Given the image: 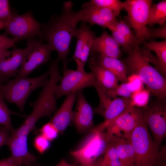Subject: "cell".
<instances>
[{
    "label": "cell",
    "mask_w": 166,
    "mask_h": 166,
    "mask_svg": "<svg viewBox=\"0 0 166 166\" xmlns=\"http://www.w3.org/2000/svg\"><path fill=\"white\" fill-rule=\"evenodd\" d=\"M133 82H127L118 85L111 90L105 91L106 95L111 98L120 96L125 98H131L133 94L138 91Z\"/></svg>",
    "instance_id": "25"
},
{
    "label": "cell",
    "mask_w": 166,
    "mask_h": 166,
    "mask_svg": "<svg viewBox=\"0 0 166 166\" xmlns=\"http://www.w3.org/2000/svg\"><path fill=\"white\" fill-rule=\"evenodd\" d=\"M59 61L57 58L52 61L49 69L50 75L47 83L42 87L37 99L30 104L33 107V111L26 116L22 124L26 126L30 132L35 128V124L40 119L45 117H51L57 109L55 90L61 78L58 68Z\"/></svg>",
    "instance_id": "3"
},
{
    "label": "cell",
    "mask_w": 166,
    "mask_h": 166,
    "mask_svg": "<svg viewBox=\"0 0 166 166\" xmlns=\"http://www.w3.org/2000/svg\"><path fill=\"white\" fill-rule=\"evenodd\" d=\"M7 0H0V21L5 24L10 19L12 16Z\"/></svg>",
    "instance_id": "34"
},
{
    "label": "cell",
    "mask_w": 166,
    "mask_h": 166,
    "mask_svg": "<svg viewBox=\"0 0 166 166\" xmlns=\"http://www.w3.org/2000/svg\"><path fill=\"white\" fill-rule=\"evenodd\" d=\"M142 117V108L131 107L109 124L106 132L107 138L111 142L120 139L129 140L132 132Z\"/></svg>",
    "instance_id": "11"
},
{
    "label": "cell",
    "mask_w": 166,
    "mask_h": 166,
    "mask_svg": "<svg viewBox=\"0 0 166 166\" xmlns=\"http://www.w3.org/2000/svg\"><path fill=\"white\" fill-rule=\"evenodd\" d=\"M4 29V34L11 35L16 42L36 37L39 39L42 34V24L34 18L30 10L21 15L12 13Z\"/></svg>",
    "instance_id": "10"
},
{
    "label": "cell",
    "mask_w": 166,
    "mask_h": 166,
    "mask_svg": "<svg viewBox=\"0 0 166 166\" xmlns=\"http://www.w3.org/2000/svg\"><path fill=\"white\" fill-rule=\"evenodd\" d=\"M60 83L56 86L57 98L72 93H77L89 87H94L96 81L93 73L73 70L67 68L63 69Z\"/></svg>",
    "instance_id": "12"
},
{
    "label": "cell",
    "mask_w": 166,
    "mask_h": 166,
    "mask_svg": "<svg viewBox=\"0 0 166 166\" xmlns=\"http://www.w3.org/2000/svg\"><path fill=\"white\" fill-rule=\"evenodd\" d=\"M144 49L152 51L156 54L155 56L163 64L166 65V41L161 42L152 41L144 42Z\"/></svg>",
    "instance_id": "28"
},
{
    "label": "cell",
    "mask_w": 166,
    "mask_h": 166,
    "mask_svg": "<svg viewBox=\"0 0 166 166\" xmlns=\"http://www.w3.org/2000/svg\"><path fill=\"white\" fill-rule=\"evenodd\" d=\"M90 2L95 5L110 10L117 17L123 8V2L119 0H91Z\"/></svg>",
    "instance_id": "30"
},
{
    "label": "cell",
    "mask_w": 166,
    "mask_h": 166,
    "mask_svg": "<svg viewBox=\"0 0 166 166\" xmlns=\"http://www.w3.org/2000/svg\"><path fill=\"white\" fill-rule=\"evenodd\" d=\"M4 24L0 21V30L4 29Z\"/></svg>",
    "instance_id": "43"
},
{
    "label": "cell",
    "mask_w": 166,
    "mask_h": 166,
    "mask_svg": "<svg viewBox=\"0 0 166 166\" xmlns=\"http://www.w3.org/2000/svg\"><path fill=\"white\" fill-rule=\"evenodd\" d=\"M166 0H163L152 5L149 10L147 25H166Z\"/></svg>",
    "instance_id": "24"
},
{
    "label": "cell",
    "mask_w": 166,
    "mask_h": 166,
    "mask_svg": "<svg viewBox=\"0 0 166 166\" xmlns=\"http://www.w3.org/2000/svg\"><path fill=\"white\" fill-rule=\"evenodd\" d=\"M91 57L98 65L112 73L121 83L128 82L126 66L122 60L98 53L93 55Z\"/></svg>",
    "instance_id": "21"
},
{
    "label": "cell",
    "mask_w": 166,
    "mask_h": 166,
    "mask_svg": "<svg viewBox=\"0 0 166 166\" xmlns=\"http://www.w3.org/2000/svg\"><path fill=\"white\" fill-rule=\"evenodd\" d=\"M5 83V81L0 78V92L1 91L4 85L3 83Z\"/></svg>",
    "instance_id": "42"
},
{
    "label": "cell",
    "mask_w": 166,
    "mask_h": 166,
    "mask_svg": "<svg viewBox=\"0 0 166 166\" xmlns=\"http://www.w3.org/2000/svg\"><path fill=\"white\" fill-rule=\"evenodd\" d=\"M74 36L77 38V45L72 58L75 62L77 70L84 72V66L88 61L91 46L96 37L95 32L83 22L76 29Z\"/></svg>",
    "instance_id": "14"
},
{
    "label": "cell",
    "mask_w": 166,
    "mask_h": 166,
    "mask_svg": "<svg viewBox=\"0 0 166 166\" xmlns=\"http://www.w3.org/2000/svg\"><path fill=\"white\" fill-rule=\"evenodd\" d=\"M77 93H72L66 95L62 104L55 112L50 121L60 133H63L72 121L73 114V108L76 98Z\"/></svg>",
    "instance_id": "19"
},
{
    "label": "cell",
    "mask_w": 166,
    "mask_h": 166,
    "mask_svg": "<svg viewBox=\"0 0 166 166\" xmlns=\"http://www.w3.org/2000/svg\"><path fill=\"white\" fill-rule=\"evenodd\" d=\"M108 29L111 32L112 37L119 46L122 47L123 51L126 54H128L132 47L137 45L132 44L120 32L112 26H109Z\"/></svg>",
    "instance_id": "31"
},
{
    "label": "cell",
    "mask_w": 166,
    "mask_h": 166,
    "mask_svg": "<svg viewBox=\"0 0 166 166\" xmlns=\"http://www.w3.org/2000/svg\"><path fill=\"white\" fill-rule=\"evenodd\" d=\"M16 41L13 38H10L6 35L0 34V50L6 51L8 49L15 46Z\"/></svg>",
    "instance_id": "36"
},
{
    "label": "cell",
    "mask_w": 166,
    "mask_h": 166,
    "mask_svg": "<svg viewBox=\"0 0 166 166\" xmlns=\"http://www.w3.org/2000/svg\"><path fill=\"white\" fill-rule=\"evenodd\" d=\"M3 126H2V125H1L0 124V129L1 128H2Z\"/></svg>",
    "instance_id": "45"
},
{
    "label": "cell",
    "mask_w": 166,
    "mask_h": 166,
    "mask_svg": "<svg viewBox=\"0 0 166 166\" xmlns=\"http://www.w3.org/2000/svg\"><path fill=\"white\" fill-rule=\"evenodd\" d=\"M127 54L122 60L126 66L127 77H137L152 96L166 98V78L150 64L139 45L133 46Z\"/></svg>",
    "instance_id": "2"
},
{
    "label": "cell",
    "mask_w": 166,
    "mask_h": 166,
    "mask_svg": "<svg viewBox=\"0 0 166 166\" xmlns=\"http://www.w3.org/2000/svg\"><path fill=\"white\" fill-rule=\"evenodd\" d=\"M28 51L27 46L24 49L14 48L8 51L0 60V78L5 83L10 77H17Z\"/></svg>",
    "instance_id": "17"
},
{
    "label": "cell",
    "mask_w": 166,
    "mask_h": 166,
    "mask_svg": "<svg viewBox=\"0 0 166 166\" xmlns=\"http://www.w3.org/2000/svg\"><path fill=\"white\" fill-rule=\"evenodd\" d=\"M90 166H103L101 164L100 159H98Z\"/></svg>",
    "instance_id": "40"
},
{
    "label": "cell",
    "mask_w": 166,
    "mask_h": 166,
    "mask_svg": "<svg viewBox=\"0 0 166 166\" xmlns=\"http://www.w3.org/2000/svg\"><path fill=\"white\" fill-rule=\"evenodd\" d=\"M159 166H166V162L164 163L161 164Z\"/></svg>",
    "instance_id": "44"
},
{
    "label": "cell",
    "mask_w": 166,
    "mask_h": 166,
    "mask_svg": "<svg viewBox=\"0 0 166 166\" xmlns=\"http://www.w3.org/2000/svg\"><path fill=\"white\" fill-rule=\"evenodd\" d=\"M99 159L103 166H124L120 160L118 152L113 142L109 145L103 157Z\"/></svg>",
    "instance_id": "26"
},
{
    "label": "cell",
    "mask_w": 166,
    "mask_h": 166,
    "mask_svg": "<svg viewBox=\"0 0 166 166\" xmlns=\"http://www.w3.org/2000/svg\"><path fill=\"white\" fill-rule=\"evenodd\" d=\"M110 26H112L120 32L133 45H139L134 31L126 21H117Z\"/></svg>",
    "instance_id": "29"
},
{
    "label": "cell",
    "mask_w": 166,
    "mask_h": 166,
    "mask_svg": "<svg viewBox=\"0 0 166 166\" xmlns=\"http://www.w3.org/2000/svg\"><path fill=\"white\" fill-rule=\"evenodd\" d=\"M89 63L96 82L94 87L99 86L106 91L113 89L118 85L119 81L114 75L97 64L91 57Z\"/></svg>",
    "instance_id": "22"
},
{
    "label": "cell",
    "mask_w": 166,
    "mask_h": 166,
    "mask_svg": "<svg viewBox=\"0 0 166 166\" xmlns=\"http://www.w3.org/2000/svg\"><path fill=\"white\" fill-rule=\"evenodd\" d=\"M49 75V69L36 77H16L8 80L4 85L2 90L4 99L8 103L15 104L20 111L23 113L25 105L30 95L35 89L44 86Z\"/></svg>",
    "instance_id": "5"
},
{
    "label": "cell",
    "mask_w": 166,
    "mask_h": 166,
    "mask_svg": "<svg viewBox=\"0 0 166 166\" xmlns=\"http://www.w3.org/2000/svg\"><path fill=\"white\" fill-rule=\"evenodd\" d=\"M118 152L119 159L124 166H133L135 152L129 140L120 139L113 141Z\"/></svg>",
    "instance_id": "23"
},
{
    "label": "cell",
    "mask_w": 166,
    "mask_h": 166,
    "mask_svg": "<svg viewBox=\"0 0 166 166\" xmlns=\"http://www.w3.org/2000/svg\"><path fill=\"white\" fill-rule=\"evenodd\" d=\"M28 51L16 77H26L35 69L46 63L54 51L47 44L35 38L27 40Z\"/></svg>",
    "instance_id": "13"
},
{
    "label": "cell",
    "mask_w": 166,
    "mask_h": 166,
    "mask_svg": "<svg viewBox=\"0 0 166 166\" xmlns=\"http://www.w3.org/2000/svg\"><path fill=\"white\" fill-rule=\"evenodd\" d=\"M22 164L20 161L16 160L10 156L0 160V166H22Z\"/></svg>",
    "instance_id": "38"
},
{
    "label": "cell",
    "mask_w": 166,
    "mask_h": 166,
    "mask_svg": "<svg viewBox=\"0 0 166 166\" xmlns=\"http://www.w3.org/2000/svg\"><path fill=\"white\" fill-rule=\"evenodd\" d=\"M50 141L42 134L38 135L34 140V145L40 153L43 154L50 146Z\"/></svg>",
    "instance_id": "33"
},
{
    "label": "cell",
    "mask_w": 166,
    "mask_h": 166,
    "mask_svg": "<svg viewBox=\"0 0 166 166\" xmlns=\"http://www.w3.org/2000/svg\"><path fill=\"white\" fill-rule=\"evenodd\" d=\"M120 46L108 33L104 30L98 37H96L92 44L90 56L95 53L120 59L122 55Z\"/></svg>",
    "instance_id": "18"
},
{
    "label": "cell",
    "mask_w": 166,
    "mask_h": 166,
    "mask_svg": "<svg viewBox=\"0 0 166 166\" xmlns=\"http://www.w3.org/2000/svg\"><path fill=\"white\" fill-rule=\"evenodd\" d=\"M73 6L71 1L64 2L61 13L51 16L48 22L42 24V34L39 39L46 42L57 52V58L62 63L63 69L67 68L70 44L77 25L81 21L79 11H73Z\"/></svg>",
    "instance_id": "1"
},
{
    "label": "cell",
    "mask_w": 166,
    "mask_h": 166,
    "mask_svg": "<svg viewBox=\"0 0 166 166\" xmlns=\"http://www.w3.org/2000/svg\"><path fill=\"white\" fill-rule=\"evenodd\" d=\"M12 114L22 116L19 113L12 111L8 108L5 102L2 90L0 92V124L10 131L14 129L10 117Z\"/></svg>",
    "instance_id": "27"
},
{
    "label": "cell",
    "mask_w": 166,
    "mask_h": 166,
    "mask_svg": "<svg viewBox=\"0 0 166 166\" xmlns=\"http://www.w3.org/2000/svg\"><path fill=\"white\" fill-rule=\"evenodd\" d=\"M78 148L70 155L81 166H90L105 152L111 143L106 133L92 131Z\"/></svg>",
    "instance_id": "6"
},
{
    "label": "cell",
    "mask_w": 166,
    "mask_h": 166,
    "mask_svg": "<svg viewBox=\"0 0 166 166\" xmlns=\"http://www.w3.org/2000/svg\"><path fill=\"white\" fill-rule=\"evenodd\" d=\"M32 166H42L39 164H37ZM54 166H77L72 164H70L67 162L66 160L64 159H61L60 161L56 165Z\"/></svg>",
    "instance_id": "39"
},
{
    "label": "cell",
    "mask_w": 166,
    "mask_h": 166,
    "mask_svg": "<svg viewBox=\"0 0 166 166\" xmlns=\"http://www.w3.org/2000/svg\"><path fill=\"white\" fill-rule=\"evenodd\" d=\"M152 0H127L123 2V10L127 16L126 22L136 35L139 45L146 40L148 28L147 27Z\"/></svg>",
    "instance_id": "9"
},
{
    "label": "cell",
    "mask_w": 166,
    "mask_h": 166,
    "mask_svg": "<svg viewBox=\"0 0 166 166\" xmlns=\"http://www.w3.org/2000/svg\"><path fill=\"white\" fill-rule=\"evenodd\" d=\"M8 51V50L4 51L0 50V60L6 55Z\"/></svg>",
    "instance_id": "41"
},
{
    "label": "cell",
    "mask_w": 166,
    "mask_h": 166,
    "mask_svg": "<svg viewBox=\"0 0 166 166\" xmlns=\"http://www.w3.org/2000/svg\"><path fill=\"white\" fill-rule=\"evenodd\" d=\"M129 140L135 152L133 166H159L166 162V147L160 151L150 135L142 117L131 135Z\"/></svg>",
    "instance_id": "4"
},
{
    "label": "cell",
    "mask_w": 166,
    "mask_h": 166,
    "mask_svg": "<svg viewBox=\"0 0 166 166\" xmlns=\"http://www.w3.org/2000/svg\"><path fill=\"white\" fill-rule=\"evenodd\" d=\"M157 38H166V25L157 28L148 29L146 40Z\"/></svg>",
    "instance_id": "35"
},
{
    "label": "cell",
    "mask_w": 166,
    "mask_h": 166,
    "mask_svg": "<svg viewBox=\"0 0 166 166\" xmlns=\"http://www.w3.org/2000/svg\"><path fill=\"white\" fill-rule=\"evenodd\" d=\"M95 88L99 96V103L94 110L101 116L104 121L91 131L103 132L113 121L135 105L131 98L117 97L112 99L106 95L105 90L101 88L96 86Z\"/></svg>",
    "instance_id": "8"
},
{
    "label": "cell",
    "mask_w": 166,
    "mask_h": 166,
    "mask_svg": "<svg viewBox=\"0 0 166 166\" xmlns=\"http://www.w3.org/2000/svg\"><path fill=\"white\" fill-rule=\"evenodd\" d=\"M143 121L150 128L159 147L166 136V98L156 97L142 107Z\"/></svg>",
    "instance_id": "7"
},
{
    "label": "cell",
    "mask_w": 166,
    "mask_h": 166,
    "mask_svg": "<svg viewBox=\"0 0 166 166\" xmlns=\"http://www.w3.org/2000/svg\"><path fill=\"white\" fill-rule=\"evenodd\" d=\"M27 137L10 136L7 145L11 152L10 156L21 161L24 166L32 165L37 160V158L29 151Z\"/></svg>",
    "instance_id": "20"
},
{
    "label": "cell",
    "mask_w": 166,
    "mask_h": 166,
    "mask_svg": "<svg viewBox=\"0 0 166 166\" xmlns=\"http://www.w3.org/2000/svg\"><path fill=\"white\" fill-rule=\"evenodd\" d=\"M76 98L72 121L79 132H90L93 128L94 110L85 98L82 90L77 93Z\"/></svg>",
    "instance_id": "16"
},
{
    "label": "cell",
    "mask_w": 166,
    "mask_h": 166,
    "mask_svg": "<svg viewBox=\"0 0 166 166\" xmlns=\"http://www.w3.org/2000/svg\"><path fill=\"white\" fill-rule=\"evenodd\" d=\"M40 131L41 134L50 141L56 139L59 133L57 128L50 121L43 125Z\"/></svg>",
    "instance_id": "32"
},
{
    "label": "cell",
    "mask_w": 166,
    "mask_h": 166,
    "mask_svg": "<svg viewBox=\"0 0 166 166\" xmlns=\"http://www.w3.org/2000/svg\"><path fill=\"white\" fill-rule=\"evenodd\" d=\"M79 11L81 21L91 25H97L108 28L117 21V17L110 10L90 2L84 3Z\"/></svg>",
    "instance_id": "15"
},
{
    "label": "cell",
    "mask_w": 166,
    "mask_h": 166,
    "mask_svg": "<svg viewBox=\"0 0 166 166\" xmlns=\"http://www.w3.org/2000/svg\"><path fill=\"white\" fill-rule=\"evenodd\" d=\"M10 131L4 126L0 129V148L3 145H7Z\"/></svg>",
    "instance_id": "37"
}]
</instances>
